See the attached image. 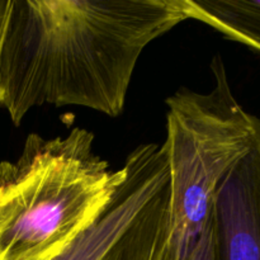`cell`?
Listing matches in <instances>:
<instances>
[{
	"label": "cell",
	"mask_w": 260,
	"mask_h": 260,
	"mask_svg": "<svg viewBox=\"0 0 260 260\" xmlns=\"http://www.w3.org/2000/svg\"><path fill=\"white\" fill-rule=\"evenodd\" d=\"M189 260H216V241L212 210H211V215L208 217L207 223L203 229L202 235L198 239L197 244L190 253Z\"/></svg>",
	"instance_id": "cell-6"
},
{
	"label": "cell",
	"mask_w": 260,
	"mask_h": 260,
	"mask_svg": "<svg viewBox=\"0 0 260 260\" xmlns=\"http://www.w3.org/2000/svg\"><path fill=\"white\" fill-rule=\"evenodd\" d=\"M185 19L183 0H8L0 107L15 126L43 104L118 117L142 51Z\"/></svg>",
	"instance_id": "cell-1"
},
{
	"label": "cell",
	"mask_w": 260,
	"mask_h": 260,
	"mask_svg": "<svg viewBox=\"0 0 260 260\" xmlns=\"http://www.w3.org/2000/svg\"><path fill=\"white\" fill-rule=\"evenodd\" d=\"M187 18L260 53V0H183Z\"/></svg>",
	"instance_id": "cell-5"
},
{
	"label": "cell",
	"mask_w": 260,
	"mask_h": 260,
	"mask_svg": "<svg viewBox=\"0 0 260 260\" xmlns=\"http://www.w3.org/2000/svg\"><path fill=\"white\" fill-rule=\"evenodd\" d=\"M124 167L126 180L106 212L51 260H185L173 235L164 149L140 145Z\"/></svg>",
	"instance_id": "cell-4"
},
{
	"label": "cell",
	"mask_w": 260,
	"mask_h": 260,
	"mask_svg": "<svg viewBox=\"0 0 260 260\" xmlns=\"http://www.w3.org/2000/svg\"><path fill=\"white\" fill-rule=\"evenodd\" d=\"M94 135L32 134L0 162V260H51L99 220L127 177L94 152Z\"/></svg>",
	"instance_id": "cell-2"
},
{
	"label": "cell",
	"mask_w": 260,
	"mask_h": 260,
	"mask_svg": "<svg viewBox=\"0 0 260 260\" xmlns=\"http://www.w3.org/2000/svg\"><path fill=\"white\" fill-rule=\"evenodd\" d=\"M215 88H180L167 99V140L173 235L180 255L190 253L207 223L218 185L260 142V119L241 107L226 69L215 56Z\"/></svg>",
	"instance_id": "cell-3"
},
{
	"label": "cell",
	"mask_w": 260,
	"mask_h": 260,
	"mask_svg": "<svg viewBox=\"0 0 260 260\" xmlns=\"http://www.w3.org/2000/svg\"><path fill=\"white\" fill-rule=\"evenodd\" d=\"M7 9H8V0H0V38H2V32H3V27H4Z\"/></svg>",
	"instance_id": "cell-7"
}]
</instances>
